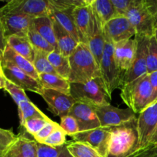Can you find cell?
Wrapping results in <instances>:
<instances>
[{
    "instance_id": "11",
    "label": "cell",
    "mask_w": 157,
    "mask_h": 157,
    "mask_svg": "<svg viewBox=\"0 0 157 157\" xmlns=\"http://www.w3.org/2000/svg\"><path fill=\"white\" fill-rule=\"evenodd\" d=\"M93 107L101 127H116L136 117V113L130 108L121 109L110 104Z\"/></svg>"
},
{
    "instance_id": "31",
    "label": "cell",
    "mask_w": 157,
    "mask_h": 157,
    "mask_svg": "<svg viewBox=\"0 0 157 157\" xmlns=\"http://www.w3.org/2000/svg\"><path fill=\"white\" fill-rule=\"evenodd\" d=\"M18 116L20 119V125L22 127L25 122L30 118L35 117H46L44 113L41 111L32 101H22L18 105Z\"/></svg>"
},
{
    "instance_id": "23",
    "label": "cell",
    "mask_w": 157,
    "mask_h": 157,
    "mask_svg": "<svg viewBox=\"0 0 157 157\" xmlns=\"http://www.w3.org/2000/svg\"><path fill=\"white\" fill-rule=\"evenodd\" d=\"M2 59L3 61H7L10 64H13L14 66L17 67L18 68L21 69V71H23L26 74L32 76L35 79L38 80V81L39 79V75L35 71L33 64L29 61H28L24 57L18 55L17 52H15L8 44L4 52H3L2 55Z\"/></svg>"
},
{
    "instance_id": "18",
    "label": "cell",
    "mask_w": 157,
    "mask_h": 157,
    "mask_svg": "<svg viewBox=\"0 0 157 157\" xmlns=\"http://www.w3.org/2000/svg\"><path fill=\"white\" fill-rule=\"evenodd\" d=\"M136 51V41L134 38L114 44V58L121 74V79L130 68Z\"/></svg>"
},
{
    "instance_id": "43",
    "label": "cell",
    "mask_w": 157,
    "mask_h": 157,
    "mask_svg": "<svg viewBox=\"0 0 157 157\" xmlns=\"http://www.w3.org/2000/svg\"><path fill=\"white\" fill-rule=\"evenodd\" d=\"M149 78H150V84H151L152 88H153V104L157 103V71L153 72L151 74H149Z\"/></svg>"
},
{
    "instance_id": "19",
    "label": "cell",
    "mask_w": 157,
    "mask_h": 157,
    "mask_svg": "<svg viewBox=\"0 0 157 157\" xmlns=\"http://www.w3.org/2000/svg\"><path fill=\"white\" fill-rule=\"evenodd\" d=\"M92 7V6H91ZM105 35L104 32V25L100 21L97 14L92 9V28L89 37L88 45L90 52L93 54L94 57L96 59L98 65L100 67L103 53L105 47Z\"/></svg>"
},
{
    "instance_id": "38",
    "label": "cell",
    "mask_w": 157,
    "mask_h": 157,
    "mask_svg": "<svg viewBox=\"0 0 157 157\" xmlns=\"http://www.w3.org/2000/svg\"><path fill=\"white\" fill-rule=\"evenodd\" d=\"M60 127L65 132L67 136H70L71 137L79 133V127H78L76 120L69 114L61 117Z\"/></svg>"
},
{
    "instance_id": "33",
    "label": "cell",
    "mask_w": 157,
    "mask_h": 157,
    "mask_svg": "<svg viewBox=\"0 0 157 157\" xmlns=\"http://www.w3.org/2000/svg\"><path fill=\"white\" fill-rule=\"evenodd\" d=\"M27 36L29 39L30 40L32 46L35 49H38V50L43 51L48 54L52 53V52L55 51V48L48 42L46 41L41 35L37 32H35L32 27L31 26L29 32L27 34Z\"/></svg>"
},
{
    "instance_id": "26",
    "label": "cell",
    "mask_w": 157,
    "mask_h": 157,
    "mask_svg": "<svg viewBox=\"0 0 157 157\" xmlns=\"http://www.w3.org/2000/svg\"><path fill=\"white\" fill-rule=\"evenodd\" d=\"M38 81L43 88L51 89L71 94V83L68 80L64 79L59 75L53 74H42L39 75Z\"/></svg>"
},
{
    "instance_id": "41",
    "label": "cell",
    "mask_w": 157,
    "mask_h": 157,
    "mask_svg": "<svg viewBox=\"0 0 157 157\" xmlns=\"http://www.w3.org/2000/svg\"><path fill=\"white\" fill-rule=\"evenodd\" d=\"M86 0H49L53 7L61 10H74L76 7L84 4Z\"/></svg>"
},
{
    "instance_id": "7",
    "label": "cell",
    "mask_w": 157,
    "mask_h": 157,
    "mask_svg": "<svg viewBox=\"0 0 157 157\" xmlns=\"http://www.w3.org/2000/svg\"><path fill=\"white\" fill-rule=\"evenodd\" d=\"M49 0H12L0 9V15L21 14L32 18L48 15Z\"/></svg>"
},
{
    "instance_id": "29",
    "label": "cell",
    "mask_w": 157,
    "mask_h": 157,
    "mask_svg": "<svg viewBox=\"0 0 157 157\" xmlns=\"http://www.w3.org/2000/svg\"><path fill=\"white\" fill-rule=\"evenodd\" d=\"M67 150L72 157H102L90 145L78 141L67 143Z\"/></svg>"
},
{
    "instance_id": "16",
    "label": "cell",
    "mask_w": 157,
    "mask_h": 157,
    "mask_svg": "<svg viewBox=\"0 0 157 157\" xmlns=\"http://www.w3.org/2000/svg\"><path fill=\"white\" fill-rule=\"evenodd\" d=\"M91 0H86L84 4L75 8L73 18L78 30L80 41L87 44L92 28ZM80 42V43H81Z\"/></svg>"
},
{
    "instance_id": "14",
    "label": "cell",
    "mask_w": 157,
    "mask_h": 157,
    "mask_svg": "<svg viewBox=\"0 0 157 157\" xmlns=\"http://www.w3.org/2000/svg\"><path fill=\"white\" fill-rule=\"evenodd\" d=\"M105 38L113 44L136 36L134 28L126 16H117L104 25Z\"/></svg>"
},
{
    "instance_id": "20",
    "label": "cell",
    "mask_w": 157,
    "mask_h": 157,
    "mask_svg": "<svg viewBox=\"0 0 157 157\" xmlns=\"http://www.w3.org/2000/svg\"><path fill=\"white\" fill-rule=\"evenodd\" d=\"M3 157H38L37 142L24 135H18L15 142Z\"/></svg>"
},
{
    "instance_id": "27",
    "label": "cell",
    "mask_w": 157,
    "mask_h": 157,
    "mask_svg": "<svg viewBox=\"0 0 157 157\" xmlns=\"http://www.w3.org/2000/svg\"><path fill=\"white\" fill-rule=\"evenodd\" d=\"M90 4L103 25L117 17L110 0H91Z\"/></svg>"
},
{
    "instance_id": "51",
    "label": "cell",
    "mask_w": 157,
    "mask_h": 157,
    "mask_svg": "<svg viewBox=\"0 0 157 157\" xmlns=\"http://www.w3.org/2000/svg\"><path fill=\"white\" fill-rule=\"evenodd\" d=\"M1 58H2V55L0 54V70H1Z\"/></svg>"
},
{
    "instance_id": "22",
    "label": "cell",
    "mask_w": 157,
    "mask_h": 157,
    "mask_svg": "<svg viewBox=\"0 0 157 157\" xmlns=\"http://www.w3.org/2000/svg\"><path fill=\"white\" fill-rule=\"evenodd\" d=\"M73 11L74 10H61V9L53 7L50 4L48 15L51 18L55 19L61 27L68 32L78 43H80L81 41H80L79 35H78V30L74 21Z\"/></svg>"
},
{
    "instance_id": "3",
    "label": "cell",
    "mask_w": 157,
    "mask_h": 157,
    "mask_svg": "<svg viewBox=\"0 0 157 157\" xmlns=\"http://www.w3.org/2000/svg\"><path fill=\"white\" fill-rule=\"evenodd\" d=\"M121 98L128 108L140 113L153 104V88L148 74L136 78L121 88Z\"/></svg>"
},
{
    "instance_id": "8",
    "label": "cell",
    "mask_w": 157,
    "mask_h": 157,
    "mask_svg": "<svg viewBox=\"0 0 157 157\" xmlns=\"http://www.w3.org/2000/svg\"><path fill=\"white\" fill-rule=\"evenodd\" d=\"M150 38L145 36H135L136 51L130 68L126 72L121 81L119 89L136 78L147 74V53Z\"/></svg>"
},
{
    "instance_id": "32",
    "label": "cell",
    "mask_w": 157,
    "mask_h": 157,
    "mask_svg": "<svg viewBox=\"0 0 157 157\" xmlns=\"http://www.w3.org/2000/svg\"><path fill=\"white\" fill-rule=\"evenodd\" d=\"M38 157H72L67 150V143L60 147H50L37 143Z\"/></svg>"
},
{
    "instance_id": "42",
    "label": "cell",
    "mask_w": 157,
    "mask_h": 157,
    "mask_svg": "<svg viewBox=\"0 0 157 157\" xmlns=\"http://www.w3.org/2000/svg\"><path fill=\"white\" fill-rule=\"evenodd\" d=\"M117 16H126L133 0H110Z\"/></svg>"
},
{
    "instance_id": "50",
    "label": "cell",
    "mask_w": 157,
    "mask_h": 157,
    "mask_svg": "<svg viewBox=\"0 0 157 157\" xmlns=\"http://www.w3.org/2000/svg\"><path fill=\"white\" fill-rule=\"evenodd\" d=\"M154 36H155V38H156V41H157V29H155Z\"/></svg>"
},
{
    "instance_id": "47",
    "label": "cell",
    "mask_w": 157,
    "mask_h": 157,
    "mask_svg": "<svg viewBox=\"0 0 157 157\" xmlns=\"http://www.w3.org/2000/svg\"><path fill=\"white\" fill-rule=\"evenodd\" d=\"M156 147H157V128L152 136L148 148H156Z\"/></svg>"
},
{
    "instance_id": "36",
    "label": "cell",
    "mask_w": 157,
    "mask_h": 157,
    "mask_svg": "<svg viewBox=\"0 0 157 157\" xmlns=\"http://www.w3.org/2000/svg\"><path fill=\"white\" fill-rule=\"evenodd\" d=\"M17 136L10 130L0 128V157L6 154L17 139Z\"/></svg>"
},
{
    "instance_id": "1",
    "label": "cell",
    "mask_w": 157,
    "mask_h": 157,
    "mask_svg": "<svg viewBox=\"0 0 157 157\" xmlns=\"http://www.w3.org/2000/svg\"><path fill=\"white\" fill-rule=\"evenodd\" d=\"M110 129L111 136L107 157H128L142 150L139 145L137 118Z\"/></svg>"
},
{
    "instance_id": "4",
    "label": "cell",
    "mask_w": 157,
    "mask_h": 157,
    "mask_svg": "<svg viewBox=\"0 0 157 157\" xmlns=\"http://www.w3.org/2000/svg\"><path fill=\"white\" fill-rule=\"evenodd\" d=\"M71 95L77 102L84 103L92 107L107 105L110 101L101 78L84 84L71 83Z\"/></svg>"
},
{
    "instance_id": "37",
    "label": "cell",
    "mask_w": 157,
    "mask_h": 157,
    "mask_svg": "<svg viewBox=\"0 0 157 157\" xmlns=\"http://www.w3.org/2000/svg\"><path fill=\"white\" fill-rule=\"evenodd\" d=\"M4 89L10 94L14 101L16 103L17 106L22 101H29V98L25 94V90L9 81V80L6 79L5 81Z\"/></svg>"
},
{
    "instance_id": "25",
    "label": "cell",
    "mask_w": 157,
    "mask_h": 157,
    "mask_svg": "<svg viewBox=\"0 0 157 157\" xmlns=\"http://www.w3.org/2000/svg\"><path fill=\"white\" fill-rule=\"evenodd\" d=\"M7 44L15 52L33 63L35 59V48L28 36L12 35L7 38Z\"/></svg>"
},
{
    "instance_id": "9",
    "label": "cell",
    "mask_w": 157,
    "mask_h": 157,
    "mask_svg": "<svg viewBox=\"0 0 157 157\" xmlns=\"http://www.w3.org/2000/svg\"><path fill=\"white\" fill-rule=\"evenodd\" d=\"M110 136V127H99L87 131L79 132L72 136V138L74 141H78L90 145L102 157H107Z\"/></svg>"
},
{
    "instance_id": "21",
    "label": "cell",
    "mask_w": 157,
    "mask_h": 157,
    "mask_svg": "<svg viewBox=\"0 0 157 157\" xmlns=\"http://www.w3.org/2000/svg\"><path fill=\"white\" fill-rule=\"evenodd\" d=\"M53 21L54 31H55V38L58 44V52L62 54L64 56L68 58L72 52L75 50L79 43L72 37L68 32L61 27L55 19L52 18Z\"/></svg>"
},
{
    "instance_id": "24",
    "label": "cell",
    "mask_w": 157,
    "mask_h": 157,
    "mask_svg": "<svg viewBox=\"0 0 157 157\" xmlns=\"http://www.w3.org/2000/svg\"><path fill=\"white\" fill-rule=\"evenodd\" d=\"M32 27L46 41H48L55 48V51L58 52V44H57L55 31H54L53 21L49 15L33 18Z\"/></svg>"
},
{
    "instance_id": "10",
    "label": "cell",
    "mask_w": 157,
    "mask_h": 157,
    "mask_svg": "<svg viewBox=\"0 0 157 157\" xmlns=\"http://www.w3.org/2000/svg\"><path fill=\"white\" fill-rule=\"evenodd\" d=\"M1 71L5 78L16 84L25 90L34 92L41 95L43 87L38 80L35 79L13 64L3 61L1 58Z\"/></svg>"
},
{
    "instance_id": "28",
    "label": "cell",
    "mask_w": 157,
    "mask_h": 157,
    "mask_svg": "<svg viewBox=\"0 0 157 157\" xmlns=\"http://www.w3.org/2000/svg\"><path fill=\"white\" fill-rule=\"evenodd\" d=\"M48 60L57 75L64 79L69 80L71 67L67 57L64 56L58 51H54L48 54Z\"/></svg>"
},
{
    "instance_id": "6",
    "label": "cell",
    "mask_w": 157,
    "mask_h": 157,
    "mask_svg": "<svg viewBox=\"0 0 157 157\" xmlns=\"http://www.w3.org/2000/svg\"><path fill=\"white\" fill-rule=\"evenodd\" d=\"M126 17L134 28L136 36L154 35V18L147 0H133Z\"/></svg>"
},
{
    "instance_id": "52",
    "label": "cell",
    "mask_w": 157,
    "mask_h": 157,
    "mask_svg": "<svg viewBox=\"0 0 157 157\" xmlns=\"http://www.w3.org/2000/svg\"><path fill=\"white\" fill-rule=\"evenodd\" d=\"M153 149H156V150H157V147H156V148H153Z\"/></svg>"
},
{
    "instance_id": "40",
    "label": "cell",
    "mask_w": 157,
    "mask_h": 157,
    "mask_svg": "<svg viewBox=\"0 0 157 157\" xmlns=\"http://www.w3.org/2000/svg\"><path fill=\"white\" fill-rule=\"evenodd\" d=\"M60 127V124H58V123L55 122V121H52L51 120L36 135L33 136L35 140L37 143H39V144H43L44 141L56 130L58 127Z\"/></svg>"
},
{
    "instance_id": "39",
    "label": "cell",
    "mask_w": 157,
    "mask_h": 157,
    "mask_svg": "<svg viewBox=\"0 0 157 157\" xmlns=\"http://www.w3.org/2000/svg\"><path fill=\"white\" fill-rule=\"evenodd\" d=\"M66 136H67V134L65 133V132L61 129V127H59L44 141L43 144L50 146V147L63 146L67 144Z\"/></svg>"
},
{
    "instance_id": "13",
    "label": "cell",
    "mask_w": 157,
    "mask_h": 157,
    "mask_svg": "<svg viewBox=\"0 0 157 157\" xmlns=\"http://www.w3.org/2000/svg\"><path fill=\"white\" fill-rule=\"evenodd\" d=\"M41 96L47 103L50 112L60 117L68 115L77 102L71 94L51 89H43Z\"/></svg>"
},
{
    "instance_id": "2",
    "label": "cell",
    "mask_w": 157,
    "mask_h": 157,
    "mask_svg": "<svg viewBox=\"0 0 157 157\" xmlns=\"http://www.w3.org/2000/svg\"><path fill=\"white\" fill-rule=\"evenodd\" d=\"M68 59L71 67L68 80L70 83L84 84L101 78L100 67L87 44L79 43Z\"/></svg>"
},
{
    "instance_id": "35",
    "label": "cell",
    "mask_w": 157,
    "mask_h": 157,
    "mask_svg": "<svg viewBox=\"0 0 157 157\" xmlns=\"http://www.w3.org/2000/svg\"><path fill=\"white\" fill-rule=\"evenodd\" d=\"M147 74L157 71V41L154 35L150 38L147 53Z\"/></svg>"
},
{
    "instance_id": "30",
    "label": "cell",
    "mask_w": 157,
    "mask_h": 157,
    "mask_svg": "<svg viewBox=\"0 0 157 157\" xmlns=\"http://www.w3.org/2000/svg\"><path fill=\"white\" fill-rule=\"evenodd\" d=\"M32 64L38 75L42 74L57 75L48 60V54L43 51L35 49V59Z\"/></svg>"
},
{
    "instance_id": "34",
    "label": "cell",
    "mask_w": 157,
    "mask_h": 157,
    "mask_svg": "<svg viewBox=\"0 0 157 157\" xmlns=\"http://www.w3.org/2000/svg\"><path fill=\"white\" fill-rule=\"evenodd\" d=\"M51 121L50 118L46 117H35L30 118L25 122L24 125L22 126L28 133L34 136L36 135L49 121Z\"/></svg>"
},
{
    "instance_id": "15",
    "label": "cell",
    "mask_w": 157,
    "mask_h": 157,
    "mask_svg": "<svg viewBox=\"0 0 157 157\" xmlns=\"http://www.w3.org/2000/svg\"><path fill=\"white\" fill-rule=\"evenodd\" d=\"M69 115L76 120L79 127V132L101 127L94 109L89 104L76 102L69 112Z\"/></svg>"
},
{
    "instance_id": "5",
    "label": "cell",
    "mask_w": 157,
    "mask_h": 157,
    "mask_svg": "<svg viewBox=\"0 0 157 157\" xmlns=\"http://www.w3.org/2000/svg\"><path fill=\"white\" fill-rule=\"evenodd\" d=\"M105 41V47L100 64V71L106 93L109 99L111 100L113 92L120 87L121 74L114 58V44L106 38Z\"/></svg>"
},
{
    "instance_id": "12",
    "label": "cell",
    "mask_w": 157,
    "mask_h": 157,
    "mask_svg": "<svg viewBox=\"0 0 157 157\" xmlns=\"http://www.w3.org/2000/svg\"><path fill=\"white\" fill-rule=\"evenodd\" d=\"M137 127L140 148L147 150L157 128V103L140 113L137 118Z\"/></svg>"
},
{
    "instance_id": "17",
    "label": "cell",
    "mask_w": 157,
    "mask_h": 157,
    "mask_svg": "<svg viewBox=\"0 0 157 157\" xmlns=\"http://www.w3.org/2000/svg\"><path fill=\"white\" fill-rule=\"evenodd\" d=\"M33 18L21 14H5L0 15L6 38L12 35L27 36Z\"/></svg>"
},
{
    "instance_id": "45",
    "label": "cell",
    "mask_w": 157,
    "mask_h": 157,
    "mask_svg": "<svg viewBox=\"0 0 157 157\" xmlns=\"http://www.w3.org/2000/svg\"><path fill=\"white\" fill-rule=\"evenodd\" d=\"M147 2L154 18L155 29H157V0H147Z\"/></svg>"
},
{
    "instance_id": "46",
    "label": "cell",
    "mask_w": 157,
    "mask_h": 157,
    "mask_svg": "<svg viewBox=\"0 0 157 157\" xmlns=\"http://www.w3.org/2000/svg\"><path fill=\"white\" fill-rule=\"evenodd\" d=\"M137 157H157V150L153 148H148L143 150Z\"/></svg>"
},
{
    "instance_id": "48",
    "label": "cell",
    "mask_w": 157,
    "mask_h": 157,
    "mask_svg": "<svg viewBox=\"0 0 157 157\" xmlns=\"http://www.w3.org/2000/svg\"><path fill=\"white\" fill-rule=\"evenodd\" d=\"M5 81H6V78L3 76L2 73V71L0 70V89H4Z\"/></svg>"
},
{
    "instance_id": "49",
    "label": "cell",
    "mask_w": 157,
    "mask_h": 157,
    "mask_svg": "<svg viewBox=\"0 0 157 157\" xmlns=\"http://www.w3.org/2000/svg\"><path fill=\"white\" fill-rule=\"evenodd\" d=\"M143 150H140V151H138V152H136V153H135L134 154H133V155H131V156H128V157H137L138 156V155L140 154V153H141V152L143 151Z\"/></svg>"
},
{
    "instance_id": "44",
    "label": "cell",
    "mask_w": 157,
    "mask_h": 157,
    "mask_svg": "<svg viewBox=\"0 0 157 157\" xmlns=\"http://www.w3.org/2000/svg\"><path fill=\"white\" fill-rule=\"evenodd\" d=\"M7 46V38L5 35V30L2 23L0 20V54L2 55L3 52Z\"/></svg>"
}]
</instances>
